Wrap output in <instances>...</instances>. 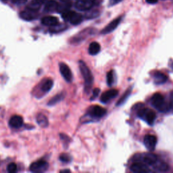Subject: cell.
Masks as SVG:
<instances>
[{
	"mask_svg": "<svg viewBox=\"0 0 173 173\" xmlns=\"http://www.w3.org/2000/svg\"><path fill=\"white\" fill-rule=\"evenodd\" d=\"M79 68L80 73L85 80V91L87 92L90 90L92 85L93 83V77L92 74L90 69L83 61H79Z\"/></svg>",
	"mask_w": 173,
	"mask_h": 173,
	"instance_id": "1",
	"label": "cell"
},
{
	"mask_svg": "<svg viewBox=\"0 0 173 173\" xmlns=\"http://www.w3.org/2000/svg\"><path fill=\"white\" fill-rule=\"evenodd\" d=\"M152 104L161 112H167L169 110L170 108H171L170 103L167 104L164 100V96L160 93H155L153 95L152 97Z\"/></svg>",
	"mask_w": 173,
	"mask_h": 173,
	"instance_id": "2",
	"label": "cell"
},
{
	"mask_svg": "<svg viewBox=\"0 0 173 173\" xmlns=\"http://www.w3.org/2000/svg\"><path fill=\"white\" fill-rule=\"evenodd\" d=\"M62 18L64 21L70 22L72 24L77 25L80 24L83 21V16L80 14H78L75 11L68 10L62 14Z\"/></svg>",
	"mask_w": 173,
	"mask_h": 173,
	"instance_id": "3",
	"label": "cell"
},
{
	"mask_svg": "<svg viewBox=\"0 0 173 173\" xmlns=\"http://www.w3.org/2000/svg\"><path fill=\"white\" fill-rule=\"evenodd\" d=\"M138 116H139L141 119H143L147 122H148L149 125H152L154 124L155 117V112L148 108H143L141 109L138 112Z\"/></svg>",
	"mask_w": 173,
	"mask_h": 173,
	"instance_id": "4",
	"label": "cell"
},
{
	"mask_svg": "<svg viewBox=\"0 0 173 173\" xmlns=\"http://www.w3.org/2000/svg\"><path fill=\"white\" fill-rule=\"evenodd\" d=\"M106 109L100 106H93L89 108L86 115L92 119H100L106 114Z\"/></svg>",
	"mask_w": 173,
	"mask_h": 173,
	"instance_id": "5",
	"label": "cell"
},
{
	"mask_svg": "<svg viewBox=\"0 0 173 173\" xmlns=\"http://www.w3.org/2000/svg\"><path fill=\"white\" fill-rule=\"evenodd\" d=\"M49 164L46 161L40 160L31 164L29 169L33 172H43L48 169Z\"/></svg>",
	"mask_w": 173,
	"mask_h": 173,
	"instance_id": "6",
	"label": "cell"
},
{
	"mask_svg": "<svg viewBox=\"0 0 173 173\" xmlns=\"http://www.w3.org/2000/svg\"><path fill=\"white\" fill-rule=\"evenodd\" d=\"M60 72L63 78L67 82H71L73 80V74L69 66L64 62L60 63Z\"/></svg>",
	"mask_w": 173,
	"mask_h": 173,
	"instance_id": "7",
	"label": "cell"
},
{
	"mask_svg": "<svg viewBox=\"0 0 173 173\" xmlns=\"http://www.w3.org/2000/svg\"><path fill=\"white\" fill-rule=\"evenodd\" d=\"M95 0H78L75 4L77 10L80 11H86L90 10L93 6Z\"/></svg>",
	"mask_w": 173,
	"mask_h": 173,
	"instance_id": "8",
	"label": "cell"
},
{
	"mask_svg": "<svg viewBox=\"0 0 173 173\" xmlns=\"http://www.w3.org/2000/svg\"><path fill=\"white\" fill-rule=\"evenodd\" d=\"M144 144H145L147 149L149 151L154 150L157 143V138L154 135H147L144 137L143 139Z\"/></svg>",
	"mask_w": 173,
	"mask_h": 173,
	"instance_id": "9",
	"label": "cell"
},
{
	"mask_svg": "<svg viewBox=\"0 0 173 173\" xmlns=\"http://www.w3.org/2000/svg\"><path fill=\"white\" fill-rule=\"evenodd\" d=\"M122 17L120 16L119 18L114 19V21H112L111 22H109V24L102 31V32L101 33H102V34H108L112 32V31L116 29L118 26L119 25L121 21H122Z\"/></svg>",
	"mask_w": 173,
	"mask_h": 173,
	"instance_id": "10",
	"label": "cell"
},
{
	"mask_svg": "<svg viewBox=\"0 0 173 173\" xmlns=\"http://www.w3.org/2000/svg\"><path fill=\"white\" fill-rule=\"evenodd\" d=\"M118 93H119V91L116 90V89H110V90L106 91L105 93H103L102 95V96L100 97V101L102 103H107L115 97H116L118 96Z\"/></svg>",
	"mask_w": 173,
	"mask_h": 173,
	"instance_id": "11",
	"label": "cell"
},
{
	"mask_svg": "<svg viewBox=\"0 0 173 173\" xmlns=\"http://www.w3.org/2000/svg\"><path fill=\"white\" fill-rule=\"evenodd\" d=\"M131 171L135 173H147L150 172L146 164L143 163H135L131 166Z\"/></svg>",
	"mask_w": 173,
	"mask_h": 173,
	"instance_id": "12",
	"label": "cell"
},
{
	"mask_svg": "<svg viewBox=\"0 0 173 173\" xmlns=\"http://www.w3.org/2000/svg\"><path fill=\"white\" fill-rule=\"evenodd\" d=\"M37 11H34L30 9H27V10L22 11L20 13V17L23 20L27 21H31L37 18Z\"/></svg>",
	"mask_w": 173,
	"mask_h": 173,
	"instance_id": "13",
	"label": "cell"
},
{
	"mask_svg": "<svg viewBox=\"0 0 173 173\" xmlns=\"http://www.w3.org/2000/svg\"><path fill=\"white\" fill-rule=\"evenodd\" d=\"M158 159V157L157 155L154 154H152V153H148V154H144L142 157L143 163L150 166L154 165V164L156 162Z\"/></svg>",
	"mask_w": 173,
	"mask_h": 173,
	"instance_id": "14",
	"label": "cell"
},
{
	"mask_svg": "<svg viewBox=\"0 0 173 173\" xmlns=\"http://www.w3.org/2000/svg\"><path fill=\"white\" fill-rule=\"evenodd\" d=\"M152 167L154 171L160 172H166L168 170V164H167L165 162H164L163 160H160L159 158H158V160L154 164V165Z\"/></svg>",
	"mask_w": 173,
	"mask_h": 173,
	"instance_id": "15",
	"label": "cell"
},
{
	"mask_svg": "<svg viewBox=\"0 0 173 173\" xmlns=\"http://www.w3.org/2000/svg\"><path fill=\"white\" fill-rule=\"evenodd\" d=\"M23 125V119L22 117L18 115H14L11 116L9 121V125L11 127L14 129H18L21 127Z\"/></svg>",
	"mask_w": 173,
	"mask_h": 173,
	"instance_id": "16",
	"label": "cell"
},
{
	"mask_svg": "<svg viewBox=\"0 0 173 173\" xmlns=\"http://www.w3.org/2000/svg\"><path fill=\"white\" fill-rule=\"evenodd\" d=\"M59 21L57 17L52 16H47L43 17L41 20V23L45 26H49V27H53V26L58 24Z\"/></svg>",
	"mask_w": 173,
	"mask_h": 173,
	"instance_id": "17",
	"label": "cell"
},
{
	"mask_svg": "<svg viewBox=\"0 0 173 173\" xmlns=\"http://www.w3.org/2000/svg\"><path fill=\"white\" fill-rule=\"evenodd\" d=\"M47 0H31L28 4L27 9H30L34 11H37L41 7V5L45 4Z\"/></svg>",
	"mask_w": 173,
	"mask_h": 173,
	"instance_id": "18",
	"label": "cell"
},
{
	"mask_svg": "<svg viewBox=\"0 0 173 173\" xmlns=\"http://www.w3.org/2000/svg\"><path fill=\"white\" fill-rule=\"evenodd\" d=\"M154 78L155 83L160 85V84H163V83H165L167 80V77L166 76V74H164V73H161V72L157 71L155 72L154 74Z\"/></svg>",
	"mask_w": 173,
	"mask_h": 173,
	"instance_id": "19",
	"label": "cell"
},
{
	"mask_svg": "<svg viewBox=\"0 0 173 173\" xmlns=\"http://www.w3.org/2000/svg\"><path fill=\"white\" fill-rule=\"evenodd\" d=\"M54 85V81L51 79H46L44 82L42 83L41 86V89L43 93H48L50 91L51 88L53 87Z\"/></svg>",
	"mask_w": 173,
	"mask_h": 173,
	"instance_id": "20",
	"label": "cell"
},
{
	"mask_svg": "<svg viewBox=\"0 0 173 173\" xmlns=\"http://www.w3.org/2000/svg\"><path fill=\"white\" fill-rule=\"evenodd\" d=\"M100 45L97 42H92L89 47V53L92 56L97 55L100 51Z\"/></svg>",
	"mask_w": 173,
	"mask_h": 173,
	"instance_id": "21",
	"label": "cell"
},
{
	"mask_svg": "<svg viewBox=\"0 0 173 173\" xmlns=\"http://www.w3.org/2000/svg\"><path fill=\"white\" fill-rule=\"evenodd\" d=\"M45 5V10L47 11H53L57 10V7L58 4L54 0H47Z\"/></svg>",
	"mask_w": 173,
	"mask_h": 173,
	"instance_id": "22",
	"label": "cell"
},
{
	"mask_svg": "<svg viewBox=\"0 0 173 173\" xmlns=\"http://www.w3.org/2000/svg\"><path fill=\"white\" fill-rule=\"evenodd\" d=\"M65 97V93H60L59 94L56 95V96H55L52 99H51L50 101H49L48 102V106H52L57 104V103H59L60 102H61V101L64 99Z\"/></svg>",
	"mask_w": 173,
	"mask_h": 173,
	"instance_id": "23",
	"label": "cell"
},
{
	"mask_svg": "<svg viewBox=\"0 0 173 173\" xmlns=\"http://www.w3.org/2000/svg\"><path fill=\"white\" fill-rule=\"evenodd\" d=\"M37 122L39 124V125L42 127H47L49 124L47 117L43 114H39L37 115Z\"/></svg>",
	"mask_w": 173,
	"mask_h": 173,
	"instance_id": "24",
	"label": "cell"
},
{
	"mask_svg": "<svg viewBox=\"0 0 173 173\" xmlns=\"http://www.w3.org/2000/svg\"><path fill=\"white\" fill-rule=\"evenodd\" d=\"M71 6V5L70 3L67 2H62V4H58L57 7V11L60 13H64L65 11L70 10V8Z\"/></svg>",
	"mask_w": 173,
	"mask_h": 173,
	"instance_id": "25",
	"label": "cell"
},
{
	"mask_svg": "<svg viewBox=\"0 0 173 173\" xmlns=\"http://www.w3.org/2000/svg\"><path fill=\"white\" fill-rule=\"evenodd\" d=\"M66 28H67V27H66V25L57 24L56 25L53 26V27H51L50 31H51V33H56L60 32V31H64Z\"/></svg>",
	"mask_w": 173,
	"mask_h": 173,
	"instance_id": "26",
	"label": "cell"
},
{
	"mask_svg": "<svg viewBox=\"0 0 173 173\" xmlns=\"http://www.w3.org/2000/svg\"><path fill=\"white\" fill-rule=\"evenodd\" d=\"M106 79H107V84L109 86H112L114 83V74L113 70L109 71L107 74V77H106Z\"/></svg>",
	"mask_w": 173,
	"mask_h": 173,
	"instance_id": "27",
	"label": "cell"
},
{
	"mask_svg": "<svg viewBox=\"0 0 173 173\" xmlns=\"http://www.w3.org/2000/svg\"><path fill=\"white\" fill-rule=\"evenodd\" d=\"M60 160L62 161V162H70L71 161V158L70 155L67 154H62L60 155Z\"/></svg>",
	"mask_w": 173,
	"mask_h": 173,
	"instance_id": "28",
	"label": "cell"
},
{
	"mask_svg": "<svg viewBox=\"0 0 173 173\" xmlns=\"http://www.w3.org/2000/svg\"><path fill=\"white\" fill-rule=\"evenodd\" d=\"M7 171L10 173L16 172L17 171V165L14 162L9 164L7 167Z\"/></svg>",
	"mask_w": 173,
	"mask_h": 173,
	"instance_id": "29",
	"label": "cell"
},
{
	"mask_svg": "<svg viewBox=\"0 0 173 173\" xmlns=\"http://www.w3.org/2000/svg\"><path fill=\"white\" fill-rule=\"evenodd\" d=\"M131 93V91H126V93L124 94V96L120 98V100L119 101V102H118V103H117V106H119V105H121L122 104V103H123L124 102H125V100L127 99V97H129V93Z\"/></svg>",
	"mask_w": 173,
	"mask_h": 173,
	"instance_id": "30",
	"label": "cell"
},
{
	"mask_svg": "<svg viewBox=\"0 0 173 173\" xmlns=\"http://www.w3.org/2000/svg\"><path fill=\"white\" fill-rule=\"evenodd\" d=\"M100 93V89L99 88L95 89L93 91V95H92V96L91 97V100H93L94 99H96V98L99 96Z\"/></svg>",
	"mask_w": 173,
	"mask_h": 173,
	"instance_id": "31",
	"label": "cell"
},
{
	"mask_svg": "<svg viewBox=\"0 0 173 173\" xmlns=\"http://www.w3.org/2000/svg\"><path fill=\"white\" fill-rule=\"evenodd\" d=\"M122 1H123V0H109V6H114L115 5L119 4Z\"/></svg>",
	"mask_w": 173,
	"mask_h": 173,
	"instance_id": "32",
	"label": "cell"
},
{
	"mask_svg": "<svg viewBox=\"0 0 173 173\" xmlns=\"http://www.w3.org/2000/svg\"><path fill=\"white\" fill-rule=\"evenodd\" d=\"M11 1L14 4L21 5V4H25V3L27 2V0H11Z\"/></svg>",
	"mask_w": 173,
	"mask_h": 173,
	"instance_id": "33",
	"label": "cell"
},
{
	"mask_svg": "<svg viewBox=\"0 0 173 173\" xmlns=\"http://www.w3.org/2000/svg\"><path fill=\"white\" fill-rule=\"evenodd\" d=\"M170 105L171 107L173 108V91L170 94Z\"/></svg>",
	"mask_w": 173,
	"mask_h": 173,
	"instance_id": "34",
	"label": "cell"
},
{
	"mask_svg": "<svg viewBox=\"0 0 173 173\" xmlns=\"http://www.w3.org/2000/svg\"><path fill=\"white\" fill-rule=\"evenodd\" d=\"M145 1L149 4H155L158 2V0H145Z\"/></svg>",
	"mask_w": 173,
	"mask_h": 173,
	"instance_id": "35",
	"label": "cell"
},
{
	"mask_svg": "<svg viewBox=\"0 0 173 173\" xmlns=\"http://www.w3.org/2000/svg\"><path fill=\"white\" fill-rule=\"evenodd\" d=\"M60 172H70V171H69V170H65V171H61Z\"/></svg>",
	"mask_w": 173,
	"mask_h": 173,
	"instance_id": "36",
	"label": "cell"
},
{
	"mask_svg": "<svg viewBox=\"0 0 173 173\" xmlns=\"http://www.w3.org/2000/svg\"><path fill=\"white\" fill-rule=\"evenodd\" d=\"M61 1H62V2H67L69 1V0H61Z\"/></svg>",
	"mask_w": 173,
	"mask_h": 173,
	"instance_id": "37",
	"label": "cell"
},
{
	"mask_svg": "<svg viewBox=\"0 0 173 173\" xmlns=\"http://www.w3.org/2000/svg\"><path fill=\"white\" fill-rule=\"evenodd\" d=\"M3 1H6V0H3Z\"/></svg>",
	"mask_w": 173,
	"mask_h": 173,
	"instance_id": "38",
	"label": "cell"
},
{
	"mask_svg": "<svg viewBox=\"0 0 173 173\" xmlns=\"http://www.w3.org/2000/svg\"><path fill=\"white\" fill-rule=\"evenodd\" d=\"M172 68H173V64H172Z\"/></svg>",
	"mask_w": 173,
	"mask_h": 173,
	"instance_id": "39",
	"label": "cell"
}]
</instances>
